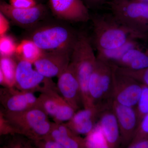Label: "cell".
<instances>
[{
    "instance_id": "cell-1",
    "label": "cell",
    "mask_w": 148,
    "mask_h": 148,
    "mask_svg": "<svg viewBox=\"0 0 148 148\" xmlns=\"http://www.w3.org/2000/svg\"><path fill=\"white\" fill-rule=\"evenodd\" d=\"M93 32L91 42L97 51L109 50L120 47L133 40H146V38L120 23L110 14L90 15Z\"/></svg>"
},
{
    "instance_id": "cell-2",
    "label": "cell",
    "mask_w": 148,
    "mask_h": 148,
    "mask_svg": "<svg viewBox=\"0 0 148 148\" xmlns=\"http://www.w3.org/2000/svg\"><path fill=\"white\" fill-rule=\"evenodd\" d=\"M96 61L90 39L85 33H79L72 50L70 63L79 82L84 108L94 107L88 93V85Z\"/></svg>"
},
{
    "instance_id": "cell-3",
    "label": "cell",
    "mask_w": 148,
    "mask_h": 148,
    "mask_svg": "<svg viewBox=\"0 0 148 148\" xmlns=\"http://www.w3.org/2000/svg\"><path fill=\"white\" fill-rule=\"evenodd\" d=\"M4 114L16 133L25 135L34 142L50 133L52 123L49 121V116L40 107Z\"/></svg>"
},
{
    "instance_id": "cell-4",
    "label": "cell",
    "mask_w": 148,
    "mask_h": 148,
    "mask_svg": "<svg viewBox=\"0 0 148 148\" xmlns=\"http://www.w3.org/2000/svg\"><path fill=\"white\" fill-rule=\"evenodd\" d=\"M112 14L120 23L146 38L148 33V3L137 0H112Z\"/></svg>"
},
{
    "instance_id": "cell-5",
    "label": "cell",
    "mask_w": 148,
    "mask_h": 148,
    "mask_svg": "<svg viewBox=\"0 0 148 148\" xmlns=\"http://www.w3.org/2000/svg\"><path fill=\"white\" fill-rule=\"evenodd\" d=\"M78 34L69 26L51 25L35 31L31 40L44 51L64 49H73Z\"/></svg>"
},
{
    "instance_id": "cell-6",
    "label": "cell",
    "mask_w": 148,
    "mask_h": 148,
    "mask_svg": "<svg viewBox=\"0 0 148 148\" xmlns=\"http://www.w3.org/2000/svg\"><path fill=\"white\" fill-rule=\"evenodd\" d=\"M41 94L38 98V107L53 118L57 123L69 121L76 111L56 90L49 79L43 85L40 90Z\"/></svg>"
},
{
    "instance_id": "cell-7",
    "label": "cell",
    "mask_w": 148,
    "mask_h": 148,
    "mask_svg": "<svg viewBox=\"0 0 148 148\" xmlns=\"http://www.w3.org/2000/svg\"><path fill=\"white\" fill-rule=\"evenodd\" d=\"M112 64L113 101L123 106L135 108L141 95L143 84L131 77L119 73L115 65Z\"/></svg>"
},
{
    "instance_id": "cell-8",
    "label": "cell",
    "mask_w": 148,
    "mask_h": 148,
    "mask_svg": "<svg viewBox=\"0 0 148 148\" xmlns=\"http://www.w3.org/2000/svg\"><path fill=\"white\" fill-rule=\"evenodd\" d=\"M73 49L44 51L33 64L35 69L47 78L58 77L69 66Z\"/></svg>"
},
{
    "instance_id": "cell-9",
    "label": "cell",
    "mask_w": 148,
    "mask_h": 148,
    "mask_svg": "<svg viewBox=\"0 0 148 148\" xmlns=\"http://www.w3.org/2000/svg\"><path fill=\"white\" fill-rule=\"evenodd\" d=\"M0 104L4 114L19 112L38 107V99L32 91L5 88L1 89Z\"/></svg>"
},
{
    "instance_id": "cell-10",
    "label": "cell",
    "mask_w": 148,
    "mask_h": 148,
    "mask_svg": "<svg viewBox=\"0 0 148 148\" xmlns=\"http://www.w3.org/2000/svg\"><path fill=\"white\" fill-rule=\"evenodd\" d=\"M58 77L57 87L59 94L76 112L78 110L83 106L82 96L79 82L72 64L70 63Z\"/></svg>"
},
{
    "instance_id": "cell-11",
    "label": "cell",
    "mask_w": 148,
    "mask_h": 148,
    "mask_svg": "<svg viewBox=\"0 0 148 148\" xmlns=\"http://www.w3.org/2000/svg\"><path fill=\"white\" fill-rule=\"evenodd\" d=\"M52 12L58 18L74 22L90 20L88 8L83 0H49Z\"/></svg>"
},
{
    "instance_id": "cell-12",
    "label": "cell",
    "mask_w": 148,
    "mask_h": 148,
    "mask_svg": "<svg viewBox=\"0 0 148 148\" xmlns=\"http://www.w3.org/2000/svg\"><path fill=\"white\" fill-rule=\"evenodd\" d=\"M112 108L116 115L121 138V145L127 148L133 140L139 125L135 109L113 101Z\"/></svg>"
},
{
    "instance_id": "cell-13",
    "label": "cell",
    "mask_w": 148,
    "mask_h": 148,
    "mask_svg": "<svg viewBox=\"0 0 148 148\" xmlns=\"http://www.w3.org/2000/svg\"><path fill=\"white\" fill-rule=\"evenodd\" d=\"M33 64L19 60L16 64L15 86L21 90L32 91L41 88V84H45L49 78L40 74L33 68Z\"/></svg>"
},
{
    "instance_id": "cell-14",
    "label": "cell",
    "mask_w": 148,
    "mask_h": 148,
    "mask_svg": "<svg viewBox=\"0 0 148 148\" xmlns=\"http://www.w3.org/2000/svg\"><path fill=\"white\" fill-rule=\"evenodd\" d=\"M0 12L16 24L29 26L39 21L44 16L45 10L39 5L29 9L17 8L0 0Z\"/></svg>"
},
{
    "instance_id": "cell-15",
    "label": "cell",
    "mask_w": 148,
    "mask_h": 148,
    "mask_svg": "<svg viewBox=\"0 0 148 148\" xmlns=\"http://www.w3.org/2000/svg\"><path fill=\"white\" fill-rule=\"evenodd\" d=\"M112 106L100 111L98 123L108 148H118L121 145L119 126Z\"/></svg>"
},
{
    "instance_id": "cell-16",
    "label": "cell",
    "mask_w": 148,
    "mask_h": 148,
    "mask_svg": "<svg viewBox=\"0 0 148 148\" xmlns=\"http://www.w3.org/2000/svg\"><path fill=\"white\" fill-rule=\"evenodd\" d=\"M100 111L95 107L78 110L66 124L77 135H87L97 124Z\"/></svg>"
},
{
    "instance_id": "cell-17",
    "label": "cell",
    "mask_w": 148,
    "mask_h": 148,
    "mask_svg": "<svg viewBox=\"0 0 148 148\" xmlns=\"http://www.w3.org/2000/svg\"><path fill=\"white\" fill-rule=\"evenodd\" d=\"M48 136L59 143L63 148H85L84 138L73 132L64 123H52Z\"/></svg>"
},
{
    "instance_id": "cell-18",
    "label": "cell",
    "mask_w": 148,
    "mask_h": 148,
    "mask_svg": "<svg viewBox=\"0 0 148 148\" xmlns=\"http://www.w3.org/2000/svg\"><path fill=\"white\" fill-rule=\"evenodd\" d=\"M117 67L131 70H139L148 67V48L142 46L127 51L113 63Z\"/></svg>"
},
{
    "instance_id": "cell-19",
    "label": "cell",
    "mask_w": 148,
    "mask_h": 148,
    "mask_svg": "<svg viewBox=\"0 0 148 148\" xmlns=\"http://www.w3.org/2000/svg\"><path fill=\"white\" fill-rule=\"evenodd\" d=\"M44 52L32 40H25L17 45L15 54L19 60H25L33 64Z\"/></svg>"
},
{
    "instance_id": "cell-20",
    "label": "cell",
    "mask_w": 148,
    "mask_h": 148,
    "mask_svg": "<svg viewBox=\"0 0 148 148\" xmlns=\"http://www.w3.org/2000/svg\"><path fill=\"white\" fill-rule=\"evenodd\" d=\"M138 40H132L120 47L114 49L98 51L96 56L110 63H113L121 58L127 51L141 46Z\"/></svg>"
},
{
    "instance_id": "cell-21",
    "label": "cell",
    "mask_w": 148,
    "mask_h": 148,
    "mask_svg": "<svg viewBox=\"0 0 148 148\" xmlns=\"http://www.w3.org/2000/svg\"><path fill=\"white\" fill-rule=\"evenodd\" d=\"M16 64L12 57L0 56V68L4 78L6 88H12L15 86Z\"/></svg>"
},
{
    "instance_id": "cell-22",
    "label": "cell",
    "mask_w": 148,
    "mask_h": 148,
    "mask_svg": "<svg viewBox=\"0 0 148 148\" xmlns=\"http://www.w3.org/2000/svg\"><path fill=\"white\" fill-rule=\"evenodd\" d=\"M85 148H108L106 139L97 122L95 127L84 138Z\"/></svg>"
},
{
    "instance_id": "cell-23",
    "label": "cell",
    "mask_w": 148,
    "mask_h": 148,
    "mask_svg": "<svg viewBox=\"0 0 148 148\" xmlns=\"http://www.w3.org/2000/svg\"><path fill=\"white\" fill-rule=\"evenodd\" d=\"M139 124L148 114V86L143 84V89L137 105L135 107Z\"/></svg>"
},
{
    "instance_id": "cell-24",
    "label": "cell",
    "mask_w": 148,
    "mask_h": 148,
    "mask_svg": "<svg viewBox=\"0 0 148 148\" xmlns=\"http://www.w3.org/2000/svg\"><path fill=\"white\" fill-rule=\"evenodd\" d=\"M17 45L10 36L5 34L0 36V56L12 57L16 53Z\"/></svg>"
},
{
    "instance_id": "cell-25",
    "label": "cell",
    "mask_w": 148,
    "mask_h": 148,
    "mask_svg": "<svg viewBox=\"0 0 148 148\" xmlns=\"http://www.w3.org/2000/svg\"><path fill=\"white\" fill-rule=\"evenodd\" d=\"M116 66L119 73L131 77L140 83L148 86V67L141 70H131Z\"/></svg>"
},
{
    "instance_id": "cell-26",
    "label": "cell",
    "mask_w": 148,
    "mask_h": 148,
    "mask_svg": "<svg viewBox=\"0 0 148 148\" xmlns=\"http://www.w3.org/2000/svg\"><path fill=\"white\" fill-rule=\"evenodd\" d=\"M148 138V114L143 118L138 125L135 136L130 144L137 143Z\"/></svg>"
},
{
    "instance_id": "cell-27",
    "label": "cell",
    "mask_w": 148,
    "mask_h": 148,
    "mask_svg": "<svg viewBox=\"0 0 148 148\" xmlns=\"http://www.w3.org/2000/svg\"><path fill=\"white\" fill-rule=\"evenodd\" d=\"M16 134V131L6 119L3 111L0 110V137Z\"/></svg>"
},
{
    "instance_id": "cell-28",
    "label": "cell",
    "mask_w": 148,
    "mask_h": 148,
    "mask_svg": "<svg viewBox=\"0 0 148 148\" xmlns=\"http://www.w3.org/2000/svg\"><path fill=\"white\" fill-rule=\"evenodd\" d=\"M37 147L43 148H63L59 143L48 136L35 141Z\"/></svg>"
},
{
    "instance_id": "cell-29",
    "label": "cell",
    "mask_w": 148,
    "mask_h": 148,
    "mask_svg": "<svg viewBox=\"0 0 148 148\" xmlns=\"http://www.w3.org/2000/svg\"><path fill=\"white\" fill-rule=\"evenodd\" d=\"M9 3L14 7L21 9L32 8L37 5L35 0H10Z\"/></svg>"
},
{
    "instance_id": "cell-30",
    "label": "cell",
    "mask_w": 148,
    "mask_h": 148,
    "mask_svg": "<svg viewBox=\"0 0 148 148\" xmlns=\"http://www.w3.org/2000/svg\"><path fill=\"white\" fill-rule=\"evenodd\" d=\"M9 28V22L7 18L0 12V36L5 34Z\"/></svg>"
},
{
    "instance_id": "cell-31",
    "label": "cell",
    "mask_w": 148,
    "mask_h": 148,
    "mask_svg": "<svg viewBox=\"0 0 148 148\" xmlns=\"http://www.w3.org/2000/svg\"><path fill=\"white\" fill-rule=\"evenodd\" d=\"M88 8H96L103 5L107 0H84Z\"/></svg>"
},
{
    "instance_id": "cell-32",
    "label": "cell",
    "mask_w": 148,
    "mask_h": 148,
    "mask_svg": "<svg viewBox=\"0 0 148 148\" xmlns=\"http://www.w3.org/2000/svg\"><path fill=\"white\" fill-rule=\"evenodd\" d=\"M128 148H148V138L139 142L130 144Z\"/></svg>"
},
{
    "instance_id": "cell-33",
    "label": "cell",
    "mask_w": 148,
    "mask_h": 148,
    "mask_svg": "<svg viewBox=\"0 0 148 148\" xmlns=\"http://www.w3.org/2000/svg\"><path fill=\"white\" fill-rule=\"evenodd\" d=\"M0 86H4L6 88V85L5 82L4 78L1 68H0Z\"/></svg>"
},
{
    "instance_id": "cell-34",
    "label": "cell",
    "mask_w": 148,
    "mask_h": 148,
    "mask_svg": "<svg viewBox=\"0 0 148 148\" xmlns=\"http://www.w3.org/2000/svg\"><path fill=\"white\" fill-rule=\"evenodd\" d=\"M143 2L148 3V0H137Z\"/></svg>"
},
{
    "instance_id": "cell-35",
    "label": "cell",
    "mask_w": 148,
    "mask_h": 148,
    "mask_svg": "<svg viewBox=\"0 0 148 148\" xmlns=\"http://www.w3.org/2000/svg\"><path fill=\"white\" fill-rule=\"evenodd\" d=\"M146 40L147 41H148V33L147 34V37H146Z\"/></svg>"
},
{
    "instance_id": "cell-36",
    "label": "cell",
    "mask_w": 148,
    "mask_h": 148,
    "mask_svg": "<svg viewBox=\"0 0 148 148\" xmlns=\"http://www.w3.org/2000/svg\"><path fill=\"white\" fill-rule=\"evenodd\" d=\"M2 88H0V94H1V91Z\"/></svg>"
}]
</instances>
